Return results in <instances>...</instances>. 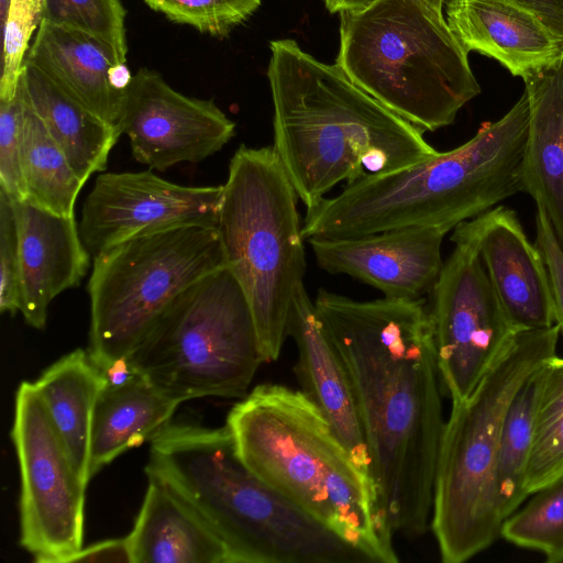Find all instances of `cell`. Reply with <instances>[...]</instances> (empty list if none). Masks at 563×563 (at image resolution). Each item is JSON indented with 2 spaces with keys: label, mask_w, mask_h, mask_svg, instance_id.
I'll list each match as a JSON object with an SVG mask.
<instances>
[{
  "label": "cell",
  "mask_w": 563,
  "mask_h": 563,
  "mask_svg": "<svg viewBox=\"0 0 563 563\" xmlns=\"http://www.w3.org/2000/svg\"><path fill=\"white\" fill-rule=\"evenodd\" d=\"M24 97L22 177L26 201L63 217H75L76 199L85 185Z\"/></svg>",
  "instance_id": "cell-27"
},
{
  "label": "cell",
  "mask_w": 563,
  "mask_h": 563,
  "mask_svg": "<svg viewBox=\"0 0 563 563\" xmlns=\"http://www.w3.org/2000/svg\"><path fill=\"white\" fill-rule=\"evenodd\" d=\"M20 80L35 113L77 176L86 183L107 168L121 132L70 97L26 59Z\"/></svg>",
  "instance_id": "cell-23"
},
{
  "label": "cell",
  "mask_w": 563,
  "mask_h": 563,
  "mask_svg": "<svg viewBox=\"0 0 563 563\" xmlns=\"http://www.w3.org/2000/svg\"><path fill=\"white\" fill-rule=\"evenodd\" d=\"M11 439L20 468V544L38 563H68L84 541L87 485L33 383L14 399Z\"/></svg>",
  "instance_id": "cell-11"
},
{
  "label": "cell",
  "mask_w": 563,
  "mask_h": 563,
  "mask_svg": "<svg viewBox=\"0 0 563 563\" xmlns=\"http://www.w3.org/2000/svg\"><path fill=\"white\" fill-rule=\"evenodd\" d=\"M313 303L353 386L383 515L394 536L421 537L445 424L430 310L423 299L360 301L324 289Z\"/></svg>",
  "instance_id": "cell-1"
},
{
  "label": "cell",
  "mask_w": 563,
  "mask_h": 563,
  "mask_svg": "<svg viewBox=\"0 0 563 563\" xmlns=\"http://www.w3.org/2000/svg\"><path fill=\"white\" fill-rule=\"evenodd\" d=\"M560 328L518 331L465 399L452 401L434 473L430 528L444 563L500 537L494 473L503 421L522 383L556 355Z\"/></svg>",
  "instance_id": "cell-7"
},
{
  "label": "cell",
  "mask_w": 563,
  "mask_h": 563,
  "mask_svg": "<svg viewBox=\"0 0 563 563\" xmlns=\"http://www.w3.org/2000/svg\"><path fill=\"white\" fill-rule=\"evenodd\" d=\"M536 245L548 272L555 323L563 333V246L547 213L537 207Z\"/></svg>",
  "instance_id": "cell-35"
},
{
  "label": "cell",
  "mask_w": 563,
  "mask_h": 563,
  "mask_svg": "<svg viewBox=\"0 0 563 563\" xmlns=\"http://www.w3.org/2000/svg\"><path fill=\"white\" fill-rule=\"evenodd\" d=\"M529 123L521 181L563 246V60L525 80Z\"/></svg>",
  "instance_id": "cell-22"
},
{
  "label": "cell",
  "mask_w": 563,
  "mask_h": 563,
  "mask_svg": "<svg viewBox=\"0 0 563 563\" xmlns=\"http://www.w3.org/2000/svg\"><path fill=\"white\" fill-rule=\"evenodd\" d=\"M543 364L516 391L503 421L494 473L496 511L501 522L528 497L527 473Z\"/></svg>",
  "instance_id": "cell-26"
},
{
  "label": "cell",
  "mask_w": 563,
  "mask_h": 563,
  "mask_svg": "<svg viewBox=\"0 0 563 563\" xmlns=\"http://www.w3.org/2000/svg\"><path fill=\"white\" fill-rule=\"evenodd\" d=\"M145 473L167 483L219 534L232 563H372L255 475L225 424L170 422L151 440Z\"/></svg>",
  "instance_id": "cell-4"
},
{
  "label": "cell",
  "mask_w": 563,
  "mask_h": 563,
  "mask_svg": "<svg viewBox=\"0 0 563 563\" xmlns=\"http://www.w3.org/2000/svg\"><path fill=\"white\" fill-rule=\"evenodd\" d=\"M70 562H119L132 563L131 552L128 539H110L104 540L87 548H81L75 555L70 558Z\"/></svg>",
  "instance_id": "cell-36"
},
{
  "label": "cell",
  "mask_w": 563,
  "mask_h": 563,
  "mask_svg": "<svg viewBox=\"0 0 563 563\" xmlns=\"http://www.w3.org/2000/svg\"><path fill=\"white\" fill-rule=\"evenodd\" d=\"M287 334L298 350L294 373L300 390L329 421L356 465L371 476V460L347 369L323 330L305 285L296 292Z\"/></svg>",
  "instance_id": "cell-18"
},
{
  "label": "cell",
  "mask_w": 563,
  "mask_h": 563,
  "mask_svg": "<svg viewBox=\"0 0 563 563\" xmlns=\"http://www.w3.org/2000/svg\"><path fill=\"white\" fill-rule=\"evenodd\" d=\"M179 405L142 375L122 386H103L91 422L90 479L120 454L151 441L170 423Z\"/></svg>",
  "instance_id": "cell-24"
},
{
  "label": "cell",
  "mask_w": 563,
  "mask_h": 563,
  "mask_svg": "<svg viewBox=\"0 0 563 563\" xmlns=\"http://www.w3.org/2000/svg\"><path fill=\"white\" fill-rule=\"evenodd\" d=\"M10 0H1V13L4 20Z\"/></svg>",
  "instance_id": "cell-41"
},
{
  "label": "cell",
  "mask_w": 563,
  "mask_h": 563,
  "mask_svg": "<svg viewBox=\"0 0 563 563\" xmlns=\"http://www.w3.org/2000/svg\"><path fill=\"white\" fill-rule=\"evenodd\" d=\"M225 426L239 456L261 479L373 563L399 561L372 477L300 389L260 384L230 409Z\"/></svg>",
  "instance_id": "cell-3"
},
{
  "label": "cell",
  "mask_w": 563,
  "mask_h": 563,
  "mask_svg": "<svg viewBox=\"0 0 563 563\" xmlns=\"http://www.w3.org/2000/svg\"><path fill=\"white\" fill-rule=\"evenodd\" d=\"M148 484L132 531V563H232L219 534L163 479Z\"/></svg>",
  "instance_id": "cell-21"
},
{
  "label": "cell",
  "mask_w": 563,
  "mask_h": 563,
  "mask_svg": "<svg viewBox=\"0 0 563 563\" xmlns=\"http://www.w3.org/2000/svg\"><path fill=\"white\" fill-rule=\"evenodd\" d=\"M124 15L120 0H44L42 20L95 37L125 63Z\"/></svg>",
  "instance_id": "cell-30"
},
{
  "label": "cell",
  "mask_w": 563,
  "mask_h": 563,
  "mask_svg": "<svg viewBox=\"0 0 563 563\" xmlns=\"http://www.w3.org/2000/svg\"><path fill=\"white\" fill-rule=\"evenodd\" d=\"M169 20L188 24L200 32L224 36L244 22L262 0H144Z\"/></svg>",
  "instance_id": "cell-31"
},
{
  "label": "cell",
  "mask_w": 563,
  "mask_h": 563,
  "mask_svg": "<svg viewBox=\"0 0 563 563\" xmlns=\"http://www.w3.org/2000/svg\"><path fill=\"white\" fill-rule=\"evenodd\" d=\"M454 249L431 295L430 316L442 385L465 399L518 332L504 310L470 236L455 227Z\"/></svg>",
  "instance_id": "cell-12"
},
{
  "label": "cell",
  "mask_w": 563,
  "mask_h": 563,
  "mask_svg": "<svg viewBox=\"0 0 563 563\" xmlns=\"http://www.w3.org/2000/svg\"><path fill=\"white\" fill-rule=\"evenodd\" d=\"M223 185L192 187L152 173H101L86 197L78 224L91 256L126 240L163 230L218 227Z\"/></svg>",
  "instance_id": "cell-13"
},
{
  "label": "cell",
  "mask_w": 563,
  "mask_h": 563,
  "mask_svg": "<svg viewBox=\"0 0 563 563\" xmlns=\"http://www.w3.org/2000/svg\"><path fill=\"white\" fill-rule=\"evenodd\" d=\"M529 101L485 122L467 142L408 167L366 175L307 209L305 239H346L406 227L454 229L522 191Z\"/></svg>",
  "instance_id": "cell-5"
},
{
  "label": "cell",
  "mask_w": 563,
  "mask_h": 563,
  "mask_svg": "<svg viewBox=\"0 0 563 563\" xmlns=\"http://www.w3.org/2000/svg\"><path fill=\"white\" fill-rule=\"evenodd\" d=\"M335 64L423 132L452 124L481 92L444 14L423 0H378L365 10L340 13Z\"/></svg>",
  "instance_id": "cell-6"
},
{
  "label": "cell",
  "mask_w": 563,
  "mask_h": 563,
  "mask_svg": "<svg viewBox=\"0 0 563 563\" xmlns=\"http://www.w3.org/2000/svg\"><path fill=\"white\" fill-rule=\"evenodd\" d=\"M25 59L70 97L119 129L125 90L112 86L111 70L119 62L100 41L42 20Z\"/></svg>",
  "instance_id": "cell-20"
},
{
  "label": "cell",
  "mask_w": 563,
  "mask_h": 563,
  "mask_svg": "<svg viewBox=\"0 0 563 563\" xmlns=\"http://www.w3.org/2000/svg\"><path fill=\"white\" fill-rule=\"evenodd\" d=\"M464 51L492 57L523 80L563 60V34L514 0H444Z\"/></svg>",
  "instance_id": "cell-17"
},
{
  "label": "cell",
  "mask_w": 563,
  "mask_h": 563,
  "mask_svg": "<svg viewBox=\"0 0 563 563\" xmlns=\"http://www.w3.org/2000/svg\"><path fill=\"white\" fill-rule=\"evenodd\" d=\"M444 1V0H443Z\"/></svg>",
  "instance_id": "cell-43"
},
{
  "label": "cell",
  "mask_w": 563,
  "mask_h": 563,
  "mask_svg": "<svg viewBox=\"0 0 563 563\" xmlns=\"http://www.w3.org/2000/svg\"><path fill=\"white\" fill-rule=\"evenodd\" d=\"M562 475L563 357L554 355L543 364L527 473L528 496Z\"/></svg>",
  "instance_id": "cell-28"
},
{
  "label": "cell",
  "mask_w": 563,
  "mask_h": 563,
  "mask_svg": "<svg viewBox=\"0 0 563 563\" xmlns=\"http://www.w3.org/2000/svg\"><path fill=\"white\" fill-rule=\"evenodd\" d=\"M543 19L563 34V0H514Z\"/></svg>",
  "instance_id": "cell-38"
},
{
  "label": "cell",
  "mask_w": 563,
  "mask_h": 563,
  "mask_svg": "<svg viewBox=\"0 0 563 563\" xmlns=\"http://www.w3.org/2000/svg\"><path fill=\"white\" fill-rule=\"evenodd\" d=\"M21 307V250L15 201L0 189V311L14 316Z\"/></svg>",
  "instance_id": "cell-33"
},
{
  "label": "cell",
  "mask_w": 563,
  "mask_h": 563,
  "mask_svg": "<svg viewBox=\"0 0 563 563\" xmlns=\"http://www.w3.org/2000/svg\"><path fill=\"white\" fill-rule=\"evenodd\" d=\"M119 129L129 139L133 158L159 172L199 163L235 134L234 122L212 100L187 97L145 68L125 90Z\"/></svg>",
  "instance_id": "cell-14"
},
{
  "label": "cell",
  "mask_w": 563,
  "mask_h": 563,
  "mask_svg": "<svg viewBox=\"0 0 563 563\" xmlns=\"http://www.w3.org/2000/svg\"><path fill=\"white\" fill-rule=\"evenodd\" d=\"M99 369L104 387L122 386L140 376L130 356L121 357Z\"/></svg>",
  "instance_id": "cell-37"
},
{
  "label": "cell",
  "mask_w": 563,
  "mask_h": 563,
  "mask_svg": "<svg viewBox=\"0 0 563 563\" xmlns=\"http://www.w3.org/2000/svg\"><path fill=\"white\" fill-rule=\"evenodd\" d=\"M531 499L503 521L500 537L542 552L554 563L563 554V475L531 494Z\"/></svg>",
  "instance_id": "cell-29"
},
{
  "label": "cell",
  "mask_w": 563,
  "mask_h": 563,
  "mask_svg": "<svg viewBox=\"0 0 563 563\" xmlns=\"http://www.w3.org/2000/svg\"><path fill=\"white\" fill-rule=\"evenodd\" d=\"M446 227H406L346 239L310 238L318 265L380 290L385 297L422 299L431 294L444 262Z\"/></svg>",
  "instance_id": "cell-15"
},
{
  "label": "cell",
  "mask_w": 563,
  "mask_h": 563,
  "mask_svg": "<svg viewBox=\"0 0 563 563\" xmlns=\"http://www.w3.org/2000/svg\"><path fill=\"white\" fill-rule=\"evenodd\" d=\"M130 358L140 375L180 404L243 398L266 363L247 300L227 266L189 288Z\"/></svg>",
  "instance_id": "cell-9"
},
{
  "label": "cell",
  "mask_w": 563,
  "mask_h": 563,
  "mask_svg": "<svg viewBox=\"0 0 563 563\" xmlns=\"http://www.w3.org/2000/svg\"><path fill=\"white\" fill-rule=\"evenodd\" d=\"M456 227L474 242L490 284L516 330L555 324L544 260L527 238L514 210L497 206Z\"/></svg>",
  "instance_id": "cell-16"
},
{
  "label": "cell",
  "mask_w": 563,
  "mask_h": 563,
  "mask_svg": "<svg viewBox=\"0 0 563 563\" xmlns=\"http://www.w3.org/2000/svg\"><path fill=\"white\" fill-rule=\"evenodd\" d=\"M24 97L19 82L11 100H0V189L14 200H24L22 146Z\"/></svg>",
  "instance_id": "cell-34"
},
{
  "label": "cell",
  "mask_w": 563,
  "mask_h": 563,
  "mask_svg": "<svg viewBox=\"0 0 563 563\" xmlns=\"http://www.w3.org/2000/svg\"><path fill=\"white\" fill-rule=\"evenodd\" d=\"M86 485L92 415L103 387L99 367L88 351L77 349L48 366L33 383Z\"/></svg>",
  "instance_id": "cell-25"
},
{
  "label": "cell",
  "mask_w": 563,
  "mask_h": 563,
  "mask_svg": "<svg viewBox=\"0 0 563 563\" xmlns=\"http://www.w3.org/2000/svg\"><path fill=\"white\" fill-rule=\"evenodd\" d=\"M423 1L428 5H430L434 10H437L438 12L443 13V4H444L443 0H423Z\"/></svg>",
  "instance_id": "cell-40"
},
{
  "label": "cell",
  "mask_w": 563,
  "mask_h": 563,
  "mask_svg": "<svg viewBox=\"0 0 563 563\" xmlns=\"http://www.w3.org/2000/svg\"><path fill=\"white\" fill-rule=\"evenodd\" d=\"M273 148L299 199L314 207L339 183L391 173L438 151L423 131L295 40L271 42Z\"/></svg>",
  "instance_id": "cell-2"
},
{
  "label": "cell",
  "mask_w": 563,
  "mask_h": 563,
  "mask_svg": "<svg viewBox=\"0 0 563 563\" xmlns=\"http://www.w3.org/2000/svg\"><path fill=\"white\" fill-rule=\"evenodd\" d=\"M227 266L218 227L136 236L93 256L88 353L99 367L130 356L195 284Z\"/></svg>",
  "instance_id": "cell-10"
},
{
  "label": "cell",
  "mask_w": 563,
  "mask_h": 563,
  "mask_svg": "<svg viewBox=\"0 0 563 563\" xmlns=\"http://www.w3.org/2000/svg\"><path fill=\"white\" fill-rule=\"evenodd\" d=\"M20 233L22 307L34 329L46 325L51 302L77 287L90 268L75 217H63L26 200H14Z\"/></svg>",
  "instance_id": "cell-19"
},
{
  "label": "cell",
  "mask_w": 563,
  "mask_h": 563,
  "mask_svg": "<svg viewBox=\"0 0 563 563\" xmlns=\"http://www.w3.org/2000/svg\"><path fill=\"white\" fill-rule=\"evenodd\" d=\"M44 0H10L3 20V67L0 100L15 97L29 41L43 19Z\"/></svg>",
  "instance_id": "cell-32"
},
{
  "label": "cell",
  "mask_w": 563,
  "mask_h": 563,
  "mask_svg": "<svg viewBox=\"0 0 563 563\" xmlns=\"http://www.w3.org/2000/svg\"><path fill=\"white\" fill-rule=\"evenodd\" d=\"M298 195L273 146L241 145L229 164L218 230L250 306L265 362L279 357L306 269Z\"/></svg>",
  "instance_id": "cell-8"
},
{
  "label": "cell",
  "mask_w": 563,
  "mask_h": 563,
  "mask_svg": "<svg viewBox=\"0 0 563 563\" xmlns=\"http://www.w3.org/2000/svg\"><path fill=\"white\" fill-rule=\"evenodd\" d=\"M378 0H324L331 13L358 12L367 9Z\"/></svg>",
  "instance_id": "cell-39"
},
{
  "label": "cell",
  "mask_w": 563,
  "mask_h": 563,
  "mask_svg": "<svg viewBox=\"0 0 563 563\" xmlns=\"http://www.w3.org/2000/svg\"><path fill=\"white\" fill-rule=\"evenodd\" d=\"M554 563H563V554L560 555Z\"/></svg>",
  "instance_id": "cell-42"
}]
</instances>
